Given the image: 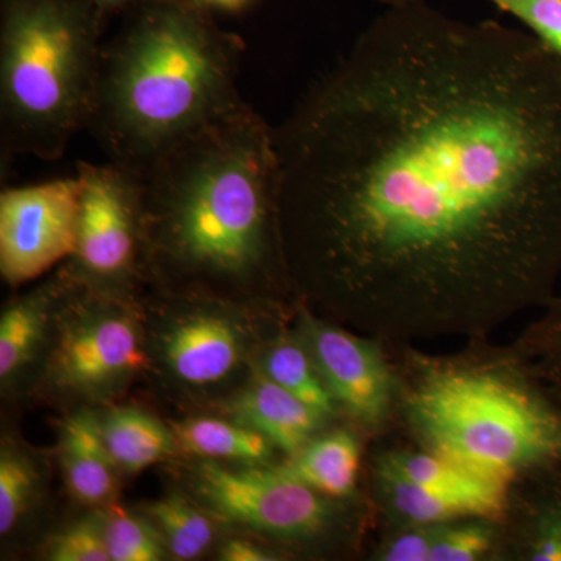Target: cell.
<instances>
[{"mask_svg": "<svg viewBox=\"0 0 561 561\" xmlns=\"http://www.w3.org/2000/svg\"><path fill=\"white\" fill-rule=\"evenodd\" d=\"M294 294L378 337L483 335L561 276V58L390 7L273 128Z\"/></svg>", "mask_w": 561, "mask_h": 561, "instance_id": "1", "label": "cell"}, {"mask_svg": "<svg viewBox=\"0 0 561 561\" xmlns=\"http://www.w3.org/2000/svg\"><path fill=\"white\" fill-rule=\"evenodd\" d=\"M147 280L157 290L267 305L294 294L267 122L243 103L142 169Z\"/></svg>", "mask_w": 561, "mask_h": 561, "instance_id": "2", "label": "cell"}, {"mask_svg": "<svg viewBox=\"0 0 561 561\" xmlns=\"http://www.w3.org/2000/svg\"><path fill=\"white\" fill-rule=\"evenodd\" d=\"M245 41L187 0H142L103 46L88 130L108 161L142 171L238 110Z\"/></svg>", "mask_w": 561, "mask_h": 561, "instance_id": "3", "label": "cell"}, {"mask_svg": "<svg viewBox=\"0 0 561 561\" xmlns=\"http://www.w3.org/2000/svg\"><path fill=\"white\" fill-rule=\"evenodd\" d=\"M404 408L426 449L496 481L561 468V409L515 353L511 364L424 362Z\"/></svg>", "mask_w": 561, "mask_h": 561, "instance_id": "4", "label": "cell"}, {"mask_svg": "<svg viewBox=\"0 0 561 561\" xmlns=\"http://www.w3.org/2000/svg\"><path fill=\"white\" fill-rule=\"evenodd\" d=\"M105 18L87 0H0V140L14 154L60 160L90 127Z\"/></svg>", "mask_w": 561, "mask_h": 561, "instance_id": "5", "label": "cell"}, {"mask_svg": "<svg viewBox=\"0 0 561 561\" xmlns=\"http://www.w3.org/2000/svg\"><path fill=\"white\" fill-rule=\"evenodd\" d=\"M144 316L133 294L94 289L70 276L41 365L43 390L83 404L116 400L151 365Z\"/></svg>", "mask_w": 561, "mask_h": 561, "instance_id": "6", "label": "cell"}, {"mask_svg": "<svg viewBox=\"0 0 561 561\" xmlns=\"http://www.w3.org/2000/svg\"><path fill=\"white\" fill-rule=\"evenodd\" d=\"M160 294L147 320L151 365L192 394L227 389L254 367L264 343L253 317L261 302L203 294Z\"/></svg>", "mask_w": 561, "mask_h": 561, "instance_id": "7", "label": "cell"}, {"mask_svg": "<svg viewBox=\"0 0 561 561\" xmlns=\"http://www.w3.org/2000/svg\"><path fill=\"white\" fill-rule=\"evenodd\" d=\"M183 491L217 519L280 541L316 540L330 530L331 500L280 467L194 459L179 465Z\"/></svg>", "mask_w": 561, "mask_h": 561, "instance_id": "8", "label": "cell"}, {"mask_svg": "<svg viewBox=\"0 0 561 561\" xmlns=\"http://www.w3.org/2000/svg\"><path fill=\"white\" fill-rule=\"evenodd\" d=\"M77 175L83 183L79 230L62 268L83 286L133 294L147 280L142 176L113 161H80Z\"/></svg>", "mask_w": 561, "mask_h": 561, "instance_id": "9", "label": "cell"}, {"mask_svg": "<svg viewBox=\"0 0 561 561\" xmlns=\"http://www.w3.org/2000/svg\"><path fill=\"white\" fill-rule=\"evenodd\" d=\"M80 176L7 187L0 194V273L21 286L68 261L76 250Z\"/></svg>", "mask_w": 561, "mask_h": 561, "instance_id": "10", "label": "cell"}, {"mask_svg": "<svg viewBox=\"0 0 561 561\" xmlns=\"http://www.w3.org/2000/svg\"><path fill=\"white\" fill-rule=\"evenodd\" d=\"M298 306V337L311 353L335 404L364 426L381 423L393 404L397 382L379 350L337 324L317 319L305 302Z\"/></svg>", "mask_w": 561, "mask_h": 561, "instance_id": "11", "label": "cell"}, {"mask_svg": "<svg viewBox=\"0 0 561 561\" xmlns=\"http://www.w3.org/2000/svg\"><path fill=\"white\" fill-rule=\"evenodd\" d=\"M69 284L70 276L61 268L54 278L14 298L3 308L0 317V381L3 390L20 382L36 362L43 360L55 316Z\"/></svg>", "mask_w": 561, "mask_h": 561, "instance_id": "12", "label": "cell"}, {"mask_svg": "<svg viewBox=\"0 0 561 561\" xmlns=\"http://www.w3.org/2000/svg\"><path fill=\"white\" fill-rule=\"evenodd\" d=\"M224 409L230 419L260 431L289 457L305 448L327 420L254 367Z\"/></svg>", "mask_w": 561, "mask_h": 561, "instance_id": "13", "label": "cell"}, {"mask_svg": "<svg viewBox=\"0 0 561 561\" xmlns=\"http://www.w3.org/2000/svg\"><path fill=\"white\" fill-rule=\"evenodd\" d=\"M58 461L73 500L91 508L113 504L121 471L103 440L98 413L79 409L66 416L58 437Z\"/></svg>", "mask_w": 561, "mask_h": 561, "instance_id": "14", "label": "cell"}, {"mask_svg": "<svg viewBox=\"0 0 561 561\" xmlns=\"http://www.w3.org/2000/svg\"><path fill=\"white\" fill-rule=\"evenodd\" d=\"M99 416L103 440L121 472L135 474L179 456L172 427L138 408H113Z\"/></svg>", "mask_w": 561, "mask_h": 561, "instance_id": "15", "label": "cell"}, {"mask_svg": "<svg viewBox=\"0 0 561 561\" xmlns=\"http://www.w3.org/2000/svg\"><path fill=\"white\" fill-rule=\"evenodd\" d=\"M179 451L194 459L231 465H268L275 445L265 435L236 420L192 416L172 424Z\"/></svg>", "mask_w": 561, "mask_h": 561, "instance_id": "16", "label": "cell"}, {"mask_svg": "<svg viewBox=\"0 0 561 561\" xmlns=\"http://www.w3.org/2000/svg\"><path fill=\"white\" fill-rule=\"evenodd\" d=\"M279 467L321 496L343 500L353 493L359 481V443L350 432H331L313 437Z\"/></svg>", "mask_w": 561, "mask_h": 561, "instance_id": "17", "label": "cell"}, {"mask_svg": "<svg viewBox=\"0 0 561 561\" xmlns=\"http://www.w3.org/2000/svg\"><path fill=\"white\" fill-rule=\"evenodd\" d=\"M381 478L391 508L412 526H437L465 518L494 519L507 507V502L490 497L415 485L389 474Z\"/></svg>", "mask_w": 561, "mask_h": 561, "instance_id": "18", "label": "cell"}, {"mask_svg": "<svg viewBox=\"0 0 561 561\" xmlns=\"http://www.w3.org/2000/svg\"><path fill=\"white\" fill-rule=\"evenodd\" d=\"M381 474L393 476L402 481L432 489L460 491L507 502L511 483L496 481L489 476L465 467L451 457L431 449L419 453H394L383 459Z\"/></svg>", "mask_w": 561, "mask_h": 561, "instance_id": "19", "label": "cell"}, {"mask_svg": "<svg viewBox=\"0 0 561 561\" xmlns=\"http://www.w3.org/2000/svg\"><path fill=\"white\" fill-rule=\"evenodd\" d=\"M254 368L321 413L324 419H330L335 412L337 404L317 370L311 353L298 335H279L264 343L254 360Z\"/></svg>", "mask_w": 561, "mask_h": 561, "instance_id": "20", "label": "cell"}, {"mask_svg": "<svg viewBox=\"0 0 561 561\" xmlns=\"http://www.w3.org/2000/svg\"><path fill=\"white\" fill-rule=\"evenodd\" d=\"M140 512L157 526L172 559H201L216 541L213 516L183 490L149 502Z\"/></svg>", "mask_w": 561, "mask_h": 561, "instance_id": "21", "label": "cell"}, {"mask_svg": "<svg viewBox=\"0 0 561 561\" xmlns=\"http://www.w3.org/2000/svg\"><path fill=\"white\" fill-rule=\"evenodd\" d=\"M515 354L561 409V295H556L540 319L523 332Z\"/></svg>", "mask_w": 561, "mask_h": 561, "instance_id": "22", "label": "cell"}, {"mask_svg": "<svg viewBox=\"0 0 561 561\" xmlns=\"http://www.w3.org/2000/svg\"><path fill=\"white\" fill-rule=\"evenodd\" d=\"M41 474L28 454L11 442L0 449V534L16 529L38 497Z\"/></svg>", "mask_w": 561, "mask_h": 561, "instance_id": "23", "label": "cell"}, {"mask_svg": "<svg viewBox=\"0 0 561 561\" xmlns=\"http://www.w3.org/2000/svg\"><path fill=\"white\" fill-rule=\"evenodd\" d=\"M105 538L111 561H160L169 552L160 531L146 513L130 512L116 504L103 507Z\"/></svg>", "mask_w": 561, "mask_h": 561, "instance_id": "24", "label": "cell"}, {"mask_svg": "<svg viewBox=\"0 0 561 561\" xmlns=\"http://www.w3.org/2000/svg\"><path fill=\"white\" fill-rule=\"evenodd\" d=\"M46 560L111 561L103 508H94L90 515L77 519L55 535L47 545Z\"/></svg>", "mask_w": 561, "mask_h": 561, "instance_id": "25", "label": "cell"}, {"mask_svg": "<svg viewBox=\"0 0 561 561\" xmlns=\"http://www.w3.org/2000/svg\"><path fill=\"white\" fill-rule=\"evenodd\" d=\"M522 22L534 38L561 58V0H485Z\"/></svg>", "mask_w": 561, "mask_h": 561, "instance_id": "26", "label": "cell"}, {"mask_svg": "<svg viewBox=\"0 0 561 561\" xmlns=\"http://www.w3.org/2000/svg\"><path fill=\"white\" fill-rule=\"evenodd\" d=\"M493 541V530L485 524H440L431 561L481 560L490 552Z\"/></svg>", "mask_w": 561, "mask_h": 561, "instance_id": "27", "label": "cell"}, {"mask_svg": "<svg viewBox=\"0 0 561 561\" xmlns=\"http://www.w3.org/2000/svg\"><path fill=\"white\" fill-rule=\"evenodd\" d=\"M437 526H413L412 530L398 535L382 549L383 561H431L432 548L437 538Z\"/></svg>", "mask_w": 561, "mask_h": 561, "instance_id": "28", "label": "cell"}, {"mask_svg": "<svg viewBox=\"0 0 561 561\" xmlns=\"http://www.w3.org/2000/svg\"><path fill=\"white\" fill-rule=\"evenodd\" d=\"M219 560L221 561H272L278 557L265 551L256 542L245 538H230L219 548Z\"/></svg>", "mask_w": 561, "mask_h": 561, "instance_id": "29", "label": "cell"}, {"mask_svg": "<svg viewBox=\"0 0 561 561\" xmlns=\"http://www.w3.org/2000/svg\"><path fill=\"white\" fill-rule=\"evenodd\" d=\"M187 2L201 7L203 10L210 11L213 14H234L245 10L253 0H187Z\"/></svg>", "mask_w": 561, "mask_h": 561, "instance_id": "30", "label": "cell"}, {"mask_svg": "<svg viewBox=\"0 0 561 561\" xmlns=\"http://www.w3.org/2000/svg\"><path fill=\"white\" fill-rule=\"evenodd\" d=\"M90 2L103 18L113 16V14H125L133 7L138 5L142 0H87Z\"/></svg>", "mask_w": 561, "mask_h": 561, "instance_id": "31", "label": "cell"}, {"mask_svg": "<svg viewBox=\"0 0 561 561\" xmlns=\"http://www.w3.org/2000/svg\"><path fill=\"white\" fill-rule=\"evenodd\" d=\"M375 2L382 3L390 9V7L412 5V3L427 2V0H375Z\"/></svg>", "mask_w": 561, "mask_h": 561, "instance_id": "32", "label": "cell"}]
</instances>
